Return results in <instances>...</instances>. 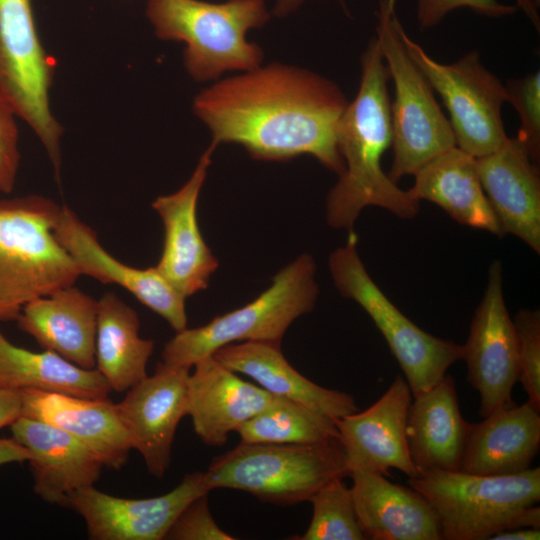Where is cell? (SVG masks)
Returning <instances> with one entry per match:
<instances>
[{
	"instance_id": "6da1fadb",
	"label": "cell",
	"mask_w": 540,
	"mask_h": 540,
	"mask_svg": "<svg viewBox=\"0 0 540 540\" xmlns=\"http://www.w3.org/2000/svg\"><path fill=\"white\" fill-rule=\"evenodd\" d=\"M348 101L340 87L305 68L273 62L206 87L193 111L212 143H235L258 160L311 155L338 176L337 132Z\"/></svg>"
},
{
	"instance_id": "7a4b0ae2",
	"label": "cell",
	"mask_w": 540,
	"mask_h": 540,
	"mask_svg": "<svg viewBox=\"0 0 540 540\" xmlns=\"http://www.w3.org/2000/svg\"><path fill=\"white\" fill-rule=\"evenodd\" d=\"M387 65L373 38L361 56L359 89L341 117L337 139L344 170L326 199V219L335 229L354 232L361 211L377 206L410 219L419 201L384 172L381 159L392 143Z\"/></svg>"
},
{
	"instance_id": "3957f363",
	"label": "cell",
	"mask_w": 540,
	"mask_h": 540,
	"mask_svg": "<svg viewBox=\"0 0 540 540\" xmlns=\"http://www.w3.org/2000/svg\"><path fill=\"white\" fill-rule=\"evenodd\" d=\"M435 511L442 540H485L521 527L540 528V468L509 475L432 471L408 478Z\"/></svg>"
},
{
	"instance_id": "277c9868",
	"label": "cell",
	"mask_w": 540,
	"mask_h": 540,
	"mask_svg": "<svg viewBox=\"0 0 540 540\" xmlns=\"http://www.w3.org/2000/svg\"><path fill=\"white\" fill-rule=\"evenodd\" d=\"M146 15L157 37L185 43L184 66L196 81L262 64L263 51L247 33L270 19L264 0H148Z\"/></svg>"
},
{
	"instance_id": "5b68a950",
	"label": "cell",
	"mask_w": 540,
	"mask_h": 540,
	"mask_svg": "<svg viewBox=\"0 0 540 540\" xmlns=\"http://www.w3.org/2000/svg\"><path fill=\"white\" fill-rule=\"evenodd\" d=\"M60 208L40 195L0 199V323L81 276L55 236Z\"/></svg>"
},
{
	"instance_id": "8992f818",
	"label": "cell",
	"mask_w": 540,
	"mask_h": 540,
	"mask_svg": "<svg viewBox=\"0 0 540 540\" xmlns=\"http://www.w3.org/2000/svg\"><path fill=\"white\" fill-rule=\"evenodd\" d=\"M311 255L301 254L283 267L271 285L243 307L207 324L185 328L165 343L162 362L191 368L218 349L239 342L280 343L289 326L313 310L319 288Z\"/></svg>"
},
{
	"instance_id": "52a82bcc",
	"label": "cell",
	"mask_w": 540,
	"mask_h": 540,
	"mask_svg": "<svg viewBox=\"0 0 540 540\" xmlns=\"http://www.w3.org/2000/svg\"><path fill=\"white\" fill-rule=\"evenodd\" d=\"M349 476L339 440L316 444L243 443L215 457L204 472L207 488L247 492L261 502L309 501L328 482Z\"/></svg>"
},
{
	"instance_id": "ba28073f",
	"label": "cell",
	"mask_w": 540,
	"mask_h": 540,
	"mask_svg": "<svg viewBox=\"0 0 540 540\" xmlns=\"http://www.w3.org/2000/svg\"><path fill=\"white\" fill-rule=\"evenodd\" d=\"M377 18L376 39L394 85L390 104L393 162L387 174L397 183L456 144L433 88L406 50L396 0H380Z\"/></svg>"
},
{
	"instance_id": "9c48e42d",
	"label": "cell",
	"mask_w": 540,
	"mask_h": 540,
	"mask_svg": "<svg viewBox=\"0 0 540 540\" xmlns=\"http://www.w3.org/2000/svg\"><path fill=\"white\" fill-rule=\"evenodd\" d=\"M356 244L355 233H349L345 245L329 256L334 285L343 297L354 300L371 317L400 365L412 396H416L462 360L463 345L433 336L406 317L370 277Z\"/></svg>"
},
{
	"instance_id": "30bf717a",
	"label": "cell",
	"mask_w": 540,
	"mask_h": 540,
	"mask_svg": "<svg viewBox=\"0 0 540 540\" xmlns=\"http://www.w3.org/2000/svg\"><path fill=\"white\" fill-rule=\"evenodd\" d=\"M406 50L423 72L449 112L455 144L475 158L498 149L508 138L502 120V106L508 101L506 86L470 51L451 64L430 57L406 33Z\"/></svg>"
},
{
	"instance_id": "8fae6325",
	"label": "cell",
	"mask_w": 540,
	"mask_h": 540,
	"mask_svg": "<svg viewBox=\"0 0 540 540\" xmlns=\"http://www.w3.org/2000/svg\"><path fill=\"white\" fill-rule=\"evenodd\" d=\"M52 79L31 0H0V94L38 136L58 175L63 129L50 110Z\"/></svg>"
},
{
	"instance_id": "7c38bea8",
	"label": "cell",
	"mask_w": 540,
	"mask_h": 540,
	"mask_svg": "<svg viewBox=\"0 0 540 540\" xmlns=\"http://www.w3.org/2000/svg\"><path fill=\"white\" fill-rule=\"evenodd\" d=\"M462 360L467 364V380L478 392L482 418L515 404L517 337L504 300L499 260L489 266L487 286L472 318Z\"/></svg>"
},
{
	"instance_id": "4fadbf2b",
	"label": "cell",
	"mask_w": 540,
	"mask_h": 540,
	"mask_svg": "<svg viewBox=\"0 0 540 540\" xmlns=\"http://www.w3.org/2000/svg\"><path fill=\"white\" fill-rule=\"evenodd\" d=\"M189 374V367L161 361L151 376L136 383L115 403L132 449L156 478H162L169 469L177 427L188 415Z\"/></svg>"
},
{
	"instance_id": "5bb4252c",
	"label": "cell",
	"mask_w": 540,
	"mask_h": 540,
	"mask_svg": "<svg viewBox=\"0 0 540 540\" xmlns=\"http://www.w3.org/2000/svg\"><path fill=\"white\" fill-rule=\"evenodd\" d=\"M209 492L204 472L195 471L160 496L122 498L90 486L73 492L66 507L84 519L89 539L162 540L181 511Z\"/></svg>"
},
{
	"instance_id": "9a60e30c",
	"label": "cell",
	"mask_w": 540,
	"mask_h": 540,
	"mask_svg": "<svg viewBox=\"0 0 540 540\" xmlns=\"http://www.w3.org/2000/svg\"><path fill=\"white\" fill-rule=\"evenodd\" d=\"M216 147L211 142L180 189L152 203L164 228L163 249L155 267L184 298L206 289L219 265L204 241L197 219L199 194Z\"/></svg>"
},
{
	"instance_id": "2e32d148",
	"label": "cell",
	"mask_w": 540,
	"mask_h": 540,
	"mask_svg": "<svg viewBox=\"0 0 540 540\" xmlns=\"http://www.w3.org/2000/svg\"><path fill=\"white\" fill-rule=\"evenodd\" d=\"M54 232L81 275L126 289L144 306L166 320L175 332L187 328L186 298L156 267L135 268L113 257L100 244L97 233L67 206H61Z\"/></svg>"
},
{
	"instance_id": "e0dca14e",
	"label": "cell",
	"mask_w": 540,
	"mask_h": 540,
	"mask_svg": "<svg viewBox=\"0 0 540 540\" xmlns=\"http://www.w3.org/2000/svg\"><path fill=\"white\" fill-rule=\"evenodd\" d=\"M411 401L406 380L397 375L370 407L335 419L349 473L363 469L389 476L390 469H397L408 478L418 476L406 435Z\"/></svg>"
},
{
	"instance_id": "ac0fdd59",
	"label": "cell",
	"mask_w": 540,
	"mask_h": 540,
	"mask_svg": "<svg viewBox=\"0 0 540 540\" xmlns=\"http://www.w3.org/2000/svg\"><path fill=\"white\" fill-rule=\"evenodd\" d=\"M483 190L502 234H512L540 253V178L525 145L508 137L495 151L476 158Z\"/></svg>"
},
{
	"instance_id": "d6986e66",
	"label": "cell",
	"mask_w": 540,
	"mask_h": 540,
	"mask_svg": "<svg viewBox=\"0 0 540 540\" xmlns=\"http://www.w3.org/2000/svg\"><path fill=\"white\" fill-rule=\"evenodd\" d=\"M10 428L12 437L29 451L33 490L45 502L66 507L73 492L99 480L101 461L66 431L25 416Z\"/></svg>"
},
{
	"instance_id": "ffe728a7",
	"label": "cell",
	"mask_w": 540,
	"mask_h": 540,
	"mask_svg": "<svg viewBox=\"0 0 540 540\" xmlns=\"http://www.w3.org/2000/svg\"><path fill=\"white\" fill-rule=\"evenodd\" d=\"M193 366L188 378V416L196 435L209 446L224 445L229 433L236 432L274 398L213 356Z\"/></svg>"
},
{
	"instance_id": "44dd1931",
	"label": "cell",
	"mask_w": 540,
	"mask_h": 540,
	"mask_svg": "<svg viewBox=\"0 0 540 540\" xmlns=\"http://www.w3.org/2000/svg\"><path fill=\"white\" fill-rule=\"evenodd\" d=\"M22 416L52 424L83 443L104 467L120 470L132 450L115 403L42 390H21Z\"/></svg>"
},
{
	"instance_id": "7402d4cb",
	"label": "cell",
	"mask_w": 540,
	"mask_h": 540,
	"mask_svg": "<svg viewBox=\"0 0 540 540\" xmlns=\"http://www.w3.org/2000/svg\"><path fill=\"white\" fill-rule=\"evenodd\" d=\"M350 487L359 526L370 540H442L435 511L410 486L395 484L382 474L350 471Z\"/></svg>"
},
{
	"instance_id": "603a6c76",
	"label": "cell",
	"mask_w": 540,
	"mask_h": 540,
	"mask_svg": "<svg viewBox=\"0 0 540 540\" xmlns=\"http://www.w3.org/2000/svg\"><path fill=\"white\" fill-rule=\"evenodd\" d=\"M97 312L98 301L73 284L32 300L16 321L44 350L95 369Z\"/></svg>"
},
{
	"instance_id": "cb8c5ba5",
	"label": "cell",
	"mask_w": 540,
	"mask_h": 540,
	"mask_svg": "<svg viewBox=\"0 0 540 540\" xmlns=\"http://www.w3.org/2000/svg\"><path fill=\"white\" fill-rule=\"evenodd\" d=\"M407 417V443L418 473L459 471L470 423L460 412L456 384L446 374L413 396Z\"/></svg>"
},
{
	"instance_id": "d4e9b609",
	"label": "cell",
	"mask_w": 540,
	"mask_h": 540,
	"mask_svg": "<svg viewBox=\"0 0 540 540\" xmlns=\"http://www.w3.org/2000/svg\"><path fill=\"white\" fill-rule=\"evenodd\" d=\"M539 411L527 400L470 423L459 471L509 475L529 469L540 447Z\"/></svg>"
},
{
	"instance_id": "484cf974",
	"label": "cell",
	"mask_w": 540,
	"mask_h": 540,
	"mask_svg": "<svg viewBox=\"0 0 540 540\" xmlns=\"http://www.w3.org/2000/svg\"><path fill=\"white\" fill-rule=\"evenodd\" d=\"M212 356L230 370L252 378L270 394L295 401L333 419L357 411L350 394L322 387L300 374L284 357L280 343H232Z\"/></svg>"
},
{
	"instance_id": "4316f807",
	"label": "cell",
	"mask_w": 540,
	"mask_h": 540,
	"mask_svg": "<svg viewBox=\"0 0 540 540\" xmlns=\"http://www.w3.org/2000/svg\"><path fill=\"white\" fill-rule=\"evenodd\" d=\"M413 198L441 207L456 222L502 237L497 218L483 190L476 158L454 146L414 175Z\"/></svg>"
},
{
	"instance_id": "83f0119b",
	"label": "cell",
	"mask_w": 540,
	"mask_h": 540,
	"mask_svg": "<svg viewBox=\"0 0 540 540\" xmlns=\"http://www.w3.org/2000/svg\"><path fill=\"white\" fill-rule=\"evenodd\" d=\"M97 301L95 369L112 392L124 393L147 376L154 342L140 337L137 312L116 294L106 292Z\"/></svg>"
},
{
	"instance_id": "f1b7e54d",
	"label": "cell",
	"mask_w": 540,
	"mask_h": 540,
	"mask_svg": "<svg viewBox=\"0 0 540 540\" xmlns=\"http://www.w3.org/2000/svg\"><path fill=\"white\" fill-rule=\"evenodd\" d=\"M0 388L107 398L112 392L96 369H83L60 355L34 352L9 341L0 329Z\"/></svg>"
},
{
	"instance_id": "f546056e",
	"label": "cell",
	"mask_w": 540,
	"mask_h": 540,
	"mask_svg": "<svg viewBox=\"0 0 540 540\" xmlns=\"http://www.w3.org/2000/svg\"><path fill=\"white\" fill-rule=\"evenodd\" d=\"M243 443L316 444L339 440L335 419L284 397L271 403L236 431Z\"/></svg>"
},
{
	"instance_id": "4dcf8cb0",
	"label": "cell",
	"mask_w": 540,
	"mask_h": 540,
	"mask_svg": "<svg viewBox=\"0 0 540 540\" xmlns=\"http://www.w3.org/2000/svg\"><path fill=\"white\" fill-rule=\"evenodd\" d=\"M334 479L322 486L308 502L313 514L301 540H364L359 526L351 490L343 481Z\"/></svg>"
},
{
	"instance_id": "1f68e13d",
	"label": "cell",
	"mask_w": 540,
	"mask_h": 540,
	"mask_svg": "<svg viewBox=\"0 0 540 540\" xmlns=\"http://www.w3.org/2000/svg\"><path fill=\"white\" fill-rule=\"evenodd\" d=\"M517 337L518 381L540 410V311L521 309L513 319Z\"/></svg>"
},
{
	"instance_id": "d6a6232c",
	"label": "cell",
	"mask_w": 540,
	"mask_h": 540,
	"mask_svg": "<svg viewBox=\"0 0 540 540\" xmlns=\"http://www.w3.org/2000/svg\"><path fill=\"white\" fill-rule=\"evenodd\" d=\"M508 101L516 109L520 127L517 138L525 145L532 160H540V72L508 81Z\"/></svg>"
},
{
	"instance_id": "836d02e7",
	"label": "cell",
	"mask_w": 540,
	"mask_h": 540,
	"mask_svg": "<svg viewBox=\"0 0 540 540\" xmlns=\"http://www.w3.org/2000/svg\"><path fill=\"white\" fill-rule=\"evenodd\" d=\"M165 539L168 540H233L215 522L208 505V493L190 502L177 516Z\"/></svg>"
},
{
	"instance_id": "e575fe53",
	"label": "cell",
	"mask_w": 540,
	"mask_h": 540,
	"mask_svg": "<svg viewBox=\"0 0 540 540\" xmlns=\"http://www.w3.org/2000/svg\"><path fill=\"white\" fill-rule=\"evenodd\" d=\"M16 114L0 94V192H12L19 168L20 152Z\"/></svg>"
},
{
	"instance_id": "d590c367",
	"label": "cell",
	"mask_w": 540,
	"mask_h": 540,
	"mask_svg": "<svg viewBox=\"0 0 540 540\" xmlns=\"http://www.w3.org/2000/svg\"><path fill=\"white\" fill-rule=\"evenodd\" d=\"M460 7H468L489 17H502L516 11L515 6L502 4L498 0H417V20L421 28H430L440 23L449 12Z\"/></svg>"
},
{
	"instance_id": "8d00e7d4",
	"label": "cell",
	"mask_w": 540,
	"mask_h": 540,
	"mask_svg": "<svg viewBox=\"0 0 540 540\" xmlns=\"http://www.w3.org/2000/svg\"><path fill=\"white\" fill-rule=\"evenodd\" d=\"M22 416L20 391L0 388V429L11 426Z\"/></svg>"
},
{
	"instance_id": "74e56055",
	"label": "cell",
	"mask_w": 540,
	"mask_h": 540,
	"mask_svg": "<svg viewBox=\"0 0 540 540\" xmlns=\"http://www.w3.org/2000/svg\"><path fill=\"white\" fill-rule=\"evenodd\" d=\"M30 458L29 451L16 439L0 438V466L10 463H23Z\"/></svg>"
},
{
	"instance_id": "f35d334b",
	"label": "cell",
	"mask_w": 540,
	"mask_h": 540,
	"mask_svg": "<svg viewBox=\"0 0 540 540\" xmlns=\"http://www.w3.org/2000/svg\"><path fill=\"white\" fill-rule=\"evenodd\" d=\"M540 528L521 527L505 531H500L489 538V540H539Z\"/></svg>"
},
{
	"instance_id": "ab89813d",
	"label": "cell",
	"mask_w": 540,
	"mask_h": 540,
	"mask_svg": "<svg viewBox=\"0 0 540 540\" xmlns=\"http://www.w3.org/2000/svg\"><path fill=\"white\" fill-rule=\"evenodd\" d=\"M346 10L345 0H338ZM302 0H277L274 8V14L277 16H286L295 11Z\"/></svg>"
}]
</instances>
